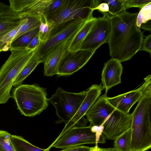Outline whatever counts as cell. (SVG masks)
I'll use <instances>...</instances> for the list:
<instances>
[{
	"instance_id": "6da1fadb",
	"label": "cell",
	"mask_w": 151,
	"mask_h": 151,
	"mask_svg": "<svg viewBox=\"0 0 151 151\" xmlns=\"http://www.w3.org/2000/svg\"><path fill=\"white\" fill-rule=\"evenodd\" d=\"M138 14L125 11L110 19L109 55L121 62L130 59L141 49L143 35L136 24Z\"/></svg>"
},
{
	"instance_id": "7a4b0ae2",
	"label": "cell",
	"mask_w": 151,
	"mask_h": 151,
	"mask_svg": "<svg viewBox=\"0 0 151 151\" xmlns=\"http://www.w3.org/2000/svg\"><path fill=\"white\" fill-rule=\"evenodd\" d=\"M151 82H147L131 114L132 151H146L151 148Z\"/></svg>"
},
{
	"instance_id": "3957f363",
	"label": "cell",
	"mask_w": 151,
	"mask_h": 151,
	"mask_svg": "<svg viewBox=\"0 0 151 151\" xmlns=\"http://www.w3.org/2000/svg\"><path fill=\"white\" fill-rule=\"evenodd\" d=\"M36 50H10V55L0 69V104L6 103L11 97L10 92L14 82Z\"/></svg>"
},
{
	"instance_id": "277c9868",
	"label": "cell",
	"mask_w": 151,
	"mask_h": 151,
	"mask_svg": "<svg viewBox=\"0 0 151 151\" xmlns=\"http://www.w3.org/2000/svg\"><path fill=\"white\" fill-rule=\"evenodd\" d=\"M47 96L46 88L36 84H22L13 89L11 97L22 115L33 117L48 107Z\"/></svg>"
},
{
	"instance_id": "5b68a950",
	"label": "cell",
	"mask_w": 151,
	"mask_h": 151,
	"mask_svg": "<svg viewBox=\"0 0 151 151\" xmlns=\"http://www.w3.org/2000/svg\"><path fill=\"white\" fill-rule=\"evenodd\" d=\"M103 127L89 125L88 126H74L61 137L56 139L47 149L49 151L52 147L64 149L74 146L84 144L104 143L106 142L104 136L102 134Z\"/></svg>"
},
{
	"instance_id": "8992f818",
	"label": "cell",
	"mask_w": 151,
	"mask_h": 151,
	"mask_svg": "<svg viewBox=\"0 0 151 151\" xmlns=\"http://www.w3.org/2000/svg\"><path fill=\"white\" fill-rule=\"evenodd\" d=\"M98 0H63L59 9L47 19L51 24L78 18L87 19L92 16Z\"/></svg>"
},
{
	"instance_id": "52a82bcc",
	"label": "cell",
	"mask_w": 151,
	"mask_h": 151,
	"mask_svg": "<svg viewBox=\"0 0 151 151\" xmlns=\"http://www.w3.org/2000/svg\"><path fill=\"white\" fill-rule=\"evenodd\" d=\"M88 19L78 18L57 24H50L51 29L48 37L36 49V53L42 60L53 48L64 41L70 40Z\"/></svg>"
},
{
	"instance_id": "ba28073f",
	"label": "cell",
	"mask_w": 151,
	"mask_h": 151,
	"mask_svg": "<svg viewBox=\"0 0 151 151\" xmlns=\"http://www.w3.org/2000/svg\"><path fill=\"white\" fill-rule=\"evenodd\" d=\"M87 91L78 93L68 92L59 87L55 93L48 99L56 110L59 120L58 123L67 124L73 117L84 100Z\"/></svg>"
},
{
	"instance_id": "9c48e42d",
	"label": "cell",
	"mask_w": 151,
	"mask_h": 151,
	"mask_svg": "<svg viewBox=\"0 0 151 151\" xmlns=\"http://www.w3.org/2000/svg\"><path fill=\"white\" fill-rule=\"evenodd\" d=\"M111 30L110 19L103 16L96 20L83 42L80 49L93 50L108 43Z\"/></svg>"
},
{
	"instance_id": "30bf717a",
	"label": "cell",
	"mask_w": 151,
	"mask_h": 151,
	"mask_svg": "<svg viewBox=\"0 0 151 151\" xmlns=\"http://www.w3.org/2000/svg\"><path fill=\"white\" fill-rule=\"evenodd\" d=\"M95 51L79 49L65 51L59 65L57 75L67 76L73 74L83 67Z\"/></svg>"
},
{
	"instance_id": "8fae6325",
	"label": "cell",
	"mask_w": 151,
	"mask_h": 151,
	"mask_svg": "<svg viewBox=\"0 0 151 151\" xmlns=\"http://www.w3.org/2000/svg\"><path fill=\"white\" fill-rule=\"evenodd\" d=\"M131 114L122 112L116 109L101 125L105 138L114 140L119 136L131 128Z\"/></svg>"
},
{
	"instance_id": "7c38bea8",
	"label": "cell",
	"mask_w": 151,
	"mask_h": 151,
	"mask_svg": "<svg viewBox=\"0 0 151 151\" xmlns=\"http://www.w3.org/2000/svg\"><path fill=\"white\" fill-rule=\"evenodd\" d=\"M104 89L101 83L100 85L93 84L87 89L86 96L79 109L71 119L65 124L62 131L56 139L59 138L76 124L79 127L86 126L88 121L84 116L100 96Z\"/></svg>"
},
{
	"instance_id": "4fadbf2b",
	"label": "cell",
	"mask_w": 151,
	"mask_h": 151,
	"mask_svg": "<svg viewBox=\"0 0 151 151\" xmlns=\"http://www.w3.org/2000/svg\"><path fill=\"white\" fill-rule=\"evenodd\" d=\"M107 93L99 96L85 114L91 126H101L107 117L116 109L108 102Z\"/></svg>"
},
{
	"instance_id": "5bb4252c",
	"label": "cell",
	"mask_w": 151,
	"mask_h": 151,
	"mask_svg": "<svg viewBox=\"0 0 151 151\" xmlns=\"http://www.w3.org/2000/svg\"><path fill=\"white\" fill-rule=\"evenodd\" d=\"M139 88L112 97H107L108 102L116 109L125 113H129L132 106L138 101L146 86L147 80Z\"/></svg>"
},
{
	"instance_id": "9a60e30c",
	"label": "cell",
	"mask_w": 151,
	"mask_h": 151,
	"mask_svg": "<svg viewBox=\"0 0 151 151\" xmlns=\"http://www.w3.org/2000/svg\"><path fill=\"white\" fill-rule=\"evenodd\" d=\"M123 67L121 62L116 59L111 58L105 63L101 74V81L105 93L113 87L121 83Z\"/></svg>"
},
{
	"instance_id": "2e32d148",
	"label": "cell",
	"mask_w": 151,
	"mask_h": 151,
	"mask_svg": "<svg viewBox=\"0 0 151 151\" xmlns=\"http://www.w3.org/2000/svg\"><path fill=\"white\" fill-rule=\"evenodd\" d=\"M69 40L57 46L43 57L42 63L44 65L45 76H52L57 75L60 63L67 49Z\"/></svg>"
},
{
	"instance_id": "e0dca14e",
	"label": "cell",
	"mask_w": 151,
	"mask_h": 151,
	"mask_svg": "<svg viewBox=\"0 0 151 151\" xmlns=\"http://www.w3.org/2000/svg\"><path fill=\"white\" fill-rule=\"evenodd\" d=\"M21 16L10 8L0 13V37L17 27L21 23Z\"/></svg>"
},
{
	"instance_id": "ac0fdd59",
	"label": "cell",
	"mask_w": 151,
	"mask_h": 151,
	"mask_svg": "<svg viewBox=\"0 0 151 151\" xmlns=\"http://www.w3.org/2000/svg\"><path fill=\"white\" fill-rule=\"evenodd\" d=\"M96 18L92 16L87 19L69 41L67 50L74 51L79 50L82 43L94 24Z\"/></svg>"
},
{
	"instance_id": "d6986e66",
	"label": "cell",
	"mask_w": 151,
	"mask_h": 151,
	"mask_svg": "<svg viewBox=\"0 0 151 151\" xmlns=\"http://www.w3.org/2000/svg\"><path fill=\"white\" fill-rule=\"evenodd\" d=\"M36 50L34 55L22 69L17 78L13 85V86L15 88L22 84L24 81L30 74L37 66L40 63L42 62V59L36 53Z\"/></svg>"
},
{
	"instance_id": "ffe728a7",
	"label": "cell",
	"mask_w": 151,
	"mask_h": 151,
	"mask_svg": "<svg viewBox=\"0 0 151 151\" xmlns=\"http://www.w3.org/2000/svg\"><path fill=\"white\" fill-rule=\"evenodd\" d=\"M39 33V27L22 35L12 42L10 50L26 48Z\"/></svg>"
},
{
	"instance_id": "44dd1931",
	"label": "cell",
	"mask_w": 151,
	"mask_h": 151,
	"mask_svg": "<svg viewBox=\"0 0 151 151\" xmlns=\"http://www.w3.org/2000/svg\"><path fill=\"white\" fill-rule=\"evenodd\" d=\"M11 139L16 151H47L33 145L21 136L12 135Z\"/></svg>"
},
{
	"instance_id": "7402d4cb",
	"label": "cell",
	"mask_w": 151,
	"mask_h": 151,
	"mask_svg": "<svg viewBox=\"0 0 151 151\" xmlns=\"http://www.w3.org/2000/svg\"><path fill=\"white\" fill-rule=\"evenodd\" d=\"M131 129L124 132L114 140L113 148L115 151H132Z\"/></svg>"
},
{
	"instance_id": "603a6c76",
	"label": "cell",
	"mask_w": 151,
	"mask_h": 151,
	"mask_svg": "<svg viewBox=\"0 0 151 151\" xmlns=\"http://www.w3.org/2000/svg\"><path fill=\"white\" fill-rule=\"evenodd\" d=\"M22 16L25 17L24 20L13 40L24 33L39 27L40 24L42 16L40 18L29 16Z\"/></svg>"
},
{
	"instance_id": "cb8c5ba5",
	"label": "cell",
	"mask_w": 151,
	"mask_h": 151,
	"mask_svg": "<svg viewBox=\"0 0 151 151\" xmlns=\"http://www.w3.org/2000/svg\"><path fill=\"white\" fill-rule=\"evenodd\" d=\"M109 6V11L105 17L109 19L126 11L127 0H104Z\"/></svg>"
},
{
	"instance_id": "d4e9b609",
	"label": "cell",
	"mask_w": 151,
	"mask_h": 151,
	"mask_svg": "<svg viewBox=\"0 0 151 151\" xmlns=\"http://www.w3.org/2000/svg\"><path fill=\"white\" fill-rule=\"evenodd\" d=\"M20 24L16 28L0 37V52L10 50V45L25 19L21 16Z\"/></svg>"
},
{
	"instance_id": "484cf974",
	"label": "cell",
	"mask_w": 151,
	"mask_h": 151,
	"mask_svg": "<svg viewBox=\"0 0 151 151\" xmlns=\"http://www.w3.org/2000/svg\"><path fill=\"white\" fill-rule=\"evenodd\" d=\"M11 135L8 132L0 130V150L16 151L11 142Z\"/></svg>"
},
{
	"instance_id": "4316f807",
	"label": "cell",
	"mask_w": 151,
	"mask_h": 151,
	"mask_svg": "<svg viewBox=\"0 0 151 151\" xmlns=\"http://www.w3.org/2000/svg\"><path fill=\"white\" fill-rule=\"evenodd\" d=\"M151 19V2L141 8L138 13L136 19V24L139 28L141 25Z\"/></svg>"
},
{
	"instance_id": "83f0119b",
	"label": "cell",
	"mask_w": 151,
	"mask_h": 151,
	"mask_svg": "<svg viewBox=\"0 0 151 151\" xmlns=\"http://www.w3.org/2000/svg\"><path fill=\"white\" fill-rule=\"evenodd\" d=\"M50 29V24L43 14L39 26V34L41 43L44 42L47 40Z\"/></svg>"
},
{
	"instance_id": "f1b7e54d",
	"label": "cell",
	"mask_w": 151,
	"mask_h": 151,
	"mask_svg": "<svg viewBox=\"0 0 151 151\" xmlns=\"http://www.w3.org/2000/svg\"><path fill=\"white\" fill-rule=\"evenodd\" d=\"M33 0H9L10 7L17 12H23Z\"/></svg>"
},
{
	"instance_id": "f546056e",
	"label": "cell",
	"mask_w": 151,
	"mask_h": 151,
	"mask_svg": "<svg viewBox=\"0 0 151 151\" xmlns=\"http://www.w3.org/2000/svg\"><path fill=\"white\" fill-rule=\"evenodd\" d=\"M63 0H53L45 9L43 15L47 18L55 13L61 6Z\"/></svg>"
},
{
	"instance_id": "4dcf8cb0",
	"label": "cell",
	"mask_w": 151,
	"mask_h": 151,
	"mask_svg": "<svg viewBox=\"0 0 151 151\" xmlns=\"http://www.w3.org/2000/svg\"><path fill=\"white\" fill-rule=\"evenodd\" d=\"M150 2L151 0H127L125 8L126 9L133 7L142 8Z\"/></svg>"
},
{
	"instance_id": "1f68e13d",
	"label": "cell",
	"mask_w": 151,
	"mask_h": 151,
	"mask_svg": "<svg viewBox=\"0 0 151 151\" xmlns=\"http://www.w3.org/2000/svg\"><path fill=\"white\" fill-rule=\"evenodd\" d=\"M143 39L141 47L140 50H143L148 52L151 55V35L145 37Z\"/></svg>"
},
{
	"instance_id": "d6a6232c",
	"label": "cell",
	"mask_w": 151,
	"mask_h": 151,
	"mask_svg": "<svg viewBox=\"0 0 151 151\" xmlns=\"http://www.w3.org/2000/svg\"><path fill=\"white\" fill-rule=\"evenodd\" d=\"M99 4L95 10H96L101 13L105 16L108 12L109 7L108 4L104 0H98Z\"/></svg>"
},
{
	"instance_id": "836d02e7",
	"label": "cell",
	"mask_w": 151,
	"mask_h": 151,
	"mask_svg": "<svg viewBox=\"0 0 151 151\" xmlns=\"http://www.w3.org/2000/svg\"><path fill=\"white\" fill-rule=\"evenodd\" d=\"M41 43V42L40 39L39 35L38 33V34L32 40L26 48L29 50H33L38 48Z\"/></svg>"
},
{
	"instance_id": "e575fe53",
	"label": "cell",
	"mask_w": 151,
	"mask_h": 151,
	"mask_svg": "<svg viewBox=\"0 0 151 151\" xmlns=\"http://www.w3.org/2000/svg\"><path fill=\"white\" fill-rule=\"evenodd\" d=\"M92 148L83 145L72 146L63 149L60 151H89Z\"/></svg>"
},
{
	"instance_id": "d590c367",
	"label": "cell",
	"mask_w": 151,
	"mask_h": 151,
	"mask_svg": "<svg viewBox=\"0 0 151 151\" xmlns=\"http://www.w3.org/2000/svg\"><path fill=\"white\" fill-rule=\"evenodd\" d=\"M151 20L147 22L142 24L141 28L144 30L149 31L151 32Z\"/></svg>"
},
{
	"instance_id": "8d00e7d4",
	"label": "cell",
	"mask_w": 151,
	"mask_h": 151,
	"mask_svg": "<svg viewBox=\"0 0 151 151\" xmlns=\"http://www.w3.org/2000/svg\"><path fill=\"white\" fill-rule=\"evenodd\" d=\"M10 8V6L3 2H0V13L4 10Z\"/></svg>"
},
{
	"instance_id": "74e56055",
	"label": "cell",
	"mask_w": 151,
	"mask_h": 151,
	"mask_svg": "<svg viewBox=\"0 0 151 151\" xmlns=\"http://www.w3.org/2000/svg\"><path fill=\"white\" fill-rule=\"evenodd\" d=\"M101 148L98 147V145H96L94 147H92L91 149L89 151H101Z\"/></svg>"
},
{
	"instance_id": "f35d334b",
	"label": "cell",
	"mask_w": 151,
	"mask_h": 151,
	"mask_svg": "<svg viewBox=\"0 0 151 151\" xmlns=\"http://www.w3.org/2000/svg\"><path fill=\"white\" fill-rule=\"evenodd\" d=\"M101 151H115L113 148H101Z\"/></svg>"
},
{
	"instance_id": "ab89813d",
	"label": "cell",
	"mask_w": 151,
	"mask_h": 151,
	"mask_svg": "<svg viewBox=\"0 0 151 151\" xmlns=\"http://www.w3.org/2000/svg\"><path fill=\"white\" fill-rule=\"evenodd\" d=\"M0 151H1L0 150Z\"/></svg>"
},
{
	"instance_id": "60d3db41",
	"label": "cell",
	"mask_w": 151,
	"mask_h": 151,
	"mask_svg": "<svg viewBox=\"0 0 151 151\" xmlns=\"http://www.w3.org/2000/svg\"></svg>"
}]
</instances>
